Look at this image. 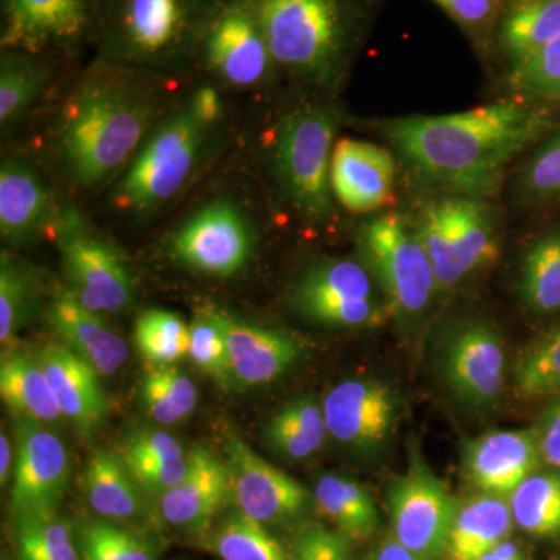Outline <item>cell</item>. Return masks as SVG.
Masks as SVG:
<instances>
[{
    "label": "cell",
    "instance_id": "30",
    "mask_svg": "<svg viewBox=\"0 0 560 560\" xmlns=\"http://www.w3.org/2000/svg\"><path fill=\"white\" fill-rule=\"evenodd\" d=\"M329 436L323 405L311 396L296 397L272 415L264 440L276 455L290 460L311 458Z\"/></svg>",
    "mask_w": 560,
    "mask_h": 560
},
{
    "label": "cell",
    "instance_id": "28",
    "mask_svg": "<svg viewBox=\"0 0 560 560\" xmlns=\"http://www.w3.org/2000/svg\"><path fill=\"white\" fill-rule=\"evenodd\" d=\"M510 503L501 497H477L456 512L445 558L447 560H481L500 541L506 540L512 529Z\"/></svg>",
    "mask_w": 560,
    "mask_h": 560
},
{
    "label": "cell",
    "instance_id": "8",
    "mask_svg": "<svg viewBox=\"0 0 560 560\" xmlns=\"http://www.w3.org/2000/svg\"><path fill=\"white\" fill-rule=\"evenodd\" d=\"M359 250L386 304L401 318L422 315L440 293L412 217L388 212L368 221L359 232Z\"/></svg>",
    "mask_w": 560,
    "mask_h": 560
},
{
    "label": "cell",
    "instance_id": "11",
    "mask_svg": "<svg viewBox=\"0 0 560 560\" xmlns=\"http://www.w3.org/2000/svg\"><path fill=\"white\" fill-rule=\"evenodd\" d=\"M197 65L235 90H259L279 72L249 0H221L198 47Z\"/></svg>",
    "mask_w": 560,
    "mask_h": 560
},
{
    "label": "cell",
    "instance_id": "52",
    "mask_svg": "<svg viewBox=\"0 0 560 560\" xmlns=\"http://www.w3.org/2000/svg\"><path fill=\"white\" fill-rule=\"evenodd\" d=\"M481 560H500L499 558H495V556L492 555V552H488V555L485 556Z\"/></svg>",
    "mask_w": 560,
    "mask_h": 560
},
{
    "label": "cell",
    "instance_id": "1",
    "mask_svg": "<svg viewBox=\"0 0 560 560\" xmlns=\"http://www.w3.org/2000/svg\"><path fill=\"white\" fill-rule=\"evenodd\" d=\"M378 128L419 183L489 200L511 162L550 128V116L539 106L508 101L445 116L396 117Z\"/></svg>",
    "mask_w": 560,
    "mask_h": 560
},
{
    "label": "cell",
    "instance_id": "13",
    "mask_svg": "<svg viewBox=\"0 0 560 560\" xmlns=\"http://www.w3.org/2000/svg\"><path fill=\"white\" fill-rule=\"evenodd\" d=\"M459 508L444 482L419 456L388 489V511L394 539L423 560L445 556L448 536Z\"/></svg>",
    "mask_w": 560,
    "mask_h": 560
},
{
    "label": "cell",
    "instance_id": "27",
    "mask_svg": "<svg viewBox=\"0 0 560 560\" xmlns=\"http://www.w3.org/2000/svg\"><path fill=\"white\" fill-rule=\"evenodd\" d=\"M83 489L91 510L103 521L135 522L147 515L142 490L119 453H92L84 470Z\"/></svg>",
    "mask_w": 560,
    "mask_h": 560
},
{
    "label": "cell",
    "instance_id": "36",
    "mask_svg": "<svg viewBox=\"0 0 560 560\" xmlns=\"http://www.w3.org/2000/svg\"><path fill=\"white\" fill-rule=\"evenodd\" d=\"M13 540L20 560H81L72 526L57 512L14 517Z\"/></svg>",
    "mask_w": 560,
    "mask_h": 560
},
{
    "label": "cell",
    "instance_id": "49",
    "mask_svg": "<svg viewBox=\"0 0 560 560\" xmlns=\"http://www.w3.org/2000/svg\"><path fill=\"white\" fill-rule=\"evenodd\" d=\"M540 458L548 466L560 469V400L552 404L536 429Z\"/></svg>",
    "mask_w": 560,
    "mask_h": 560
},
{
    "label": "cell",
    "instance_id": "3",
    "mask_svg": "<svg viewBox=\"0 0 560 560\" xmlns=\"http://www.w3.org/2000/svg\"><path fill=\"white\" fill-rule=\"evenodd\" d=\"M249 2L280 70L319 91L340 90L363 31V0Z\"/></svg>",
    "mask_w": 560,
    "mask_h": 560
},
{
    "label": "cell",
    "instance_id": "12",
    "mask_svg": "<svg viewBox=\"0 0 560 560\" xmlns=\"http://www.w3.org/2000/svg\"><path fill=\"white\" fill-rule=\"evenodd\" d=\"M375 285L363 261L326 259L305 268L290 300L294 311L313 323L359 329L381 316Z\"/></svg>",
    "mask_w": 560,
    "mask_h": 560
},
{
    "label": "cell",
    "instance_id": "50",
    "mask_svg": "<svg viewBox=\"0 0 560 560\" xmlns=\"http://www.w3.org/2000/svg\"><path fill=\"white\" fill-rule=\"evenodd\" d=\"M366 560H423L415 552L401 547L396 539L383 541V544L375 547Z\"/></svg>",
    "mask_w": 560,
    "mask_h": 560
},
{
    "label": "cell",
    "instance_id": "19",
    "mask_svg": "<svg viewBox=\"0 0 560 560\" xmlns=\"http://www.w3.org/2000/svg\"><path fill=\"white\" fill-rule=\"evenodd\" d=\"M61 206L38 168L16 154L0 164V234L11 246L55 235Z\"/></svg>",
    "mask_w": 560,
    "mask_h": 560
},
{
    "label": "cell",
    "instance_id": "44",
    "mask_svg": "<svg viewBox=\"0 0 560 560\" xmlns=\"http://www.w3.org/2000/svg\"><path fill=\"white\" fill-rule=\"evenodd\" d=\"M510 84L521 94L560 97V35L528 60L511 68Z\"/></svg>",
    "mask_w": 560,
    "mask_h": 560
},
{
    "label": "cell",
    "instance_id": "10",
    "mask_svg": "<svg viewBox=\"0 0 560 560\" xmlns=\"http://www.w3.org/2000/svg\"><path fill=\"white\" fill-rule=\"evenodd\" d=\"M103 0H0V49L61 60L94 44Z\"/></svg>",
    "mask_w": 560,
    "mask_h": 560
},
{
    "label": "cell",
    "instance_id": "17",
    "mask_svg": "<svg viewBox=\"0 0 560 560\" xmlns=\"http://www.w3.org/2000/svg\"><path fill=\"white\" fill-rule=\"evenodd\" d=\"M231 493L241 514L260 525L289 522L304 511L307 492L302 485L257 455L237 434L224 442Z\"/></svg>",
    "mask_w": 560,
    "mask_h": 560
},
{
    "label": "cell",
    "instance_id": "45",
    "mask_svg": "<svg viewBox=\"0 0 560 560\" xmlns=\"http://www.w3.org/2000/svg\"><path fill=\"white\" fill-rule=\"evenodd\" d=\"M186 455L183 445L167 431L139 430L121 444L119 456L127 469L156 463V460L179 458Z\"/></svg>",
    "mask_w": 560,
    "mask_h": 560
},
{
    "label": "cell",
    "instance_id": "18",
    "mask_svg": "<svg viewBox=\"0 0 560 560\" xmlns=\"http://www.w3.org/2000/svg\"><path fill=\"white\" fill-rule=\"evenodd\" d=\"M329 436L357 453L385 447L396 423V399L385 383L349 378L335 385L323 401Z\"/></svg>",
    "mask_w": 560,
    "mask_h": 560
},
{
    "label": "cell",
    "instance_id": "32",
    "mask_svg": "<svg viewBox=\"0 0 560 560\" xmlns=\"http://www.w3.org/2000/svg\"><path fill=\"white\" fill-rule=\"evenodd\" d=\"M316 506L350 540H366L378 528V510L360 482L338 475H324L315 485Z\"/></svg>",
    "mask_w": 560,
    "mask_h": 560
},
{
    "label": "cell",
    "instance_id": "38",
    "mask_svg": "<svg viewBox=\"0 0 560 560\" xmlns=\"http://www.w3.org/2000/svg\"><path fill=\"white\" fill-rule=\"evenodd\" d=\"M135 342L151 366H173L189 353V326L176 313L150 308L136 320Z\"/></svg>",
    "mask_w": 560,
    "mask_h": 560
},
{
    "label": "cell",
    "instance_id": "47",
    "mask_svg": "<svg viewBox=\"0 0 560 560\" xmlns=\"http://www.w3.org/2000/svg\"><path fill=\"white\" fill-rule=\"evenodd\" d=\"M467 32L482 35L499 20L501 0H433Z\"/></svg>",
    "mask_w": 560,
    "mask_h": 560
},
{
    "label": "cell",
    "instance_id": "22",
    "mask_svg": "<svg viewBox=\"0 0 560 560\" xmlns=\"http://www.w3.org/2000/svg\"><path fill=\"white\" fill-rule=\"evenodd\" d=\"M396 160L388 150L363 140L342 139L331 156L334 197L350 212L368 213L390 200Z\"/></svg>",
    "mask_w": 560,
    "mask_h": 560
},
{
    "label": "cell",
    "instance_id": "40",
    "mask_svg": "<svg viewBox=\"0 0 560 560\" xmlns=\"http://www.w3.org/2000/svg\"><path fill=\"white\" fill-rule=\"evenodd\" d=\"M81 560H158L145 537L109 521H91L79 534Z\"/></svg>",
    "mask_w": 560,
    "mask_h": 560
},
{
    "label": "cell",
    "instance_id": "26",
    "mask_svg": "<svg viewBox=\"0 0 560 560\" xmlns=\"http://www.w3.org/2000/svg\"><path fill=\"white\" fill-rule=\"evenodd\" d=\"M0 396L16 418L35 420L44 425L65 419L38 352L33 353L18 345L2 350Z\"/></svg>",
    "mask_w": 560,
    "mask_h": 560
},
{
    "label": "cell",
    "instance_id": "29",
    "mask_svg": "<svg viewBox=\"0 0 560 560\" xmlns=\"http://www.w3.org/2000/svg\"><path fill=\"white\" fill-rule=\"evenodd\" d=\"M499 39L511 68L560 35V0H512L500 16Z\"/></svg>",
    "mask_w": 560,
    "mask_h": 560
},
{
    "label": "cell",
    "instance_id": "5",
    "mask_svg": "<svg viewBox=\"0 0 560 560\" xmlns=\"http://www.w3.org/2000/svg\"><path fill=\"white\" fill-rule=\"evenodd\" d=\"M221 119L223 102L213 88L191 92L164 113L127 171L114 183L110 198L116 208L147 215L175 200L205 160Z\"/></svg>",
    "mask_w": 560,
    "mask_h": 560
},
{
    "label": "cell",
    "instance_id": "6",
    "mask_svg": "<svg viewBox=\"0 0 560 560\" xmlns=\"http://www.w3.org/2000/svg\"><path fill=\"white\" fill-rule=\"evenodd\" d=\"M341 109L307 103L280 119L271 143V171L283 197L308 223L334 215L330 172Z\"/></svg>",
    "mask_w": 560,
    "mask_h": 560
},
{
    "label": "cell",
    "instance_id": "34",
    "mask_svg": "<svg viewBox=\"0 0 560 560\" xmlns=\"http://www.w3.org/2000/svg\"><path fill=\"white\" fill-rule=\"evenodd\" d=\"M517 290L530 312L560 311V231L530 243L522 257Z\"/></svg>",
    "mask_w": 560,
    "mask_h": 560
},
{
    "label": "cell",
    "instance_id": "53",
    "mask_svg": "<svg viewBox=\"0 0 560 560\" xmlns=\"http://www.w3.org/2000/svg\"><path fill=\"white\" fill-rule=\"evenodd\" d=\"M2 560H7V559H2Z\"/></svg>",
    "mask_w": 560,
    "mask_h": 560
},
{
    "label": "cell",
    "instance_id": "21",
    "mask_svg": "<svg viewBox=\"0 0 560 560\" xmlns=\"http://www.w3.org/2000/svg\"><path fill=\"white\" fill-rule=\"evenodd\" d=\"M540 460L536 429L490 431L467 445L464 469L475 488L510 497Z\"/></svg>",
    "mask_w": 560,
    "mask_h": 560
},
{
    "label": "cell",
    "instance_id": "37",
    "mask_svg": "<svg viewBox=\"0 0 560 560\" xmlns=\"http://www.w3.org/2000/svg\"><path fill=\"white\" fill-rule=\"evenodd\" d=\"M140 399L154 422L175 425L197 408L198 389L178 368L154 366L140 383Z\"/></svg>",
    "mask_w": 560,
    "mask_h": 560
},
{
    "label": "cell",
    "instance_id": "23",
    "mask_svg": "<svg viewBox=\"0 0 560 560\" xmlns=\"http://www.w3.org/2000/svg\"><path fill=\"white\" fill-rule=\"evenodd\" d=\"M46 313L61 345L91 364L98 375L110 377L127 363V341L110 329L101 313L84 307L68 287H58L51 293Z\"/></svg>",
    "mask_w": 560,
    "mask_h": 560
},
{
    "label": "cell",
    "instance_id": "41",
    "mask_svg": "<svg viewBox=\"0 0 560 560\" xmlns=\"http://www.w3.org/2000/svg\"><path fill=\"white\" fill-rule=\"evenodd\" d=\"M210 548L221 560H289L265 526L241 512L215 530Z\"/></svg>",
    "mask_w": 560,
    "mask_h": 560
},
{
    "label": "cell",
    "instance_id": "2",
    "mask_svg": "<svg viewBox=\"0 0 560 560\" xmlns=\"http://www.w3.org/2000/svg\"><path fill=\"white\" fill-rule=\"evenodd\" d=\"M164 77L95 58L62 103L54 150L79 189L116 183L164 116Z\"/></svg>",
    "mask_w": 560,
    "mask_h": 560
},
{
    "label": "cell",
    "instance_id": "33",
    "mask_svg": "<svg viewBox=\"0 0 560 560\" xmlns=\"http://www.w3.org/2000/svg\"><path fill=\"white\" fill-rule=\"evenodd\" d=\"M43 275L10 250L0 256V342L2 350L16 345L18 334L38 308Z\"/></svg>",
    "mask_w": 560,
    "mask_h": 560
},
{
    "label": "cell",
    "instance_id": "42",
    "mask_svg": "<svg viewBox=\"0 0 560 560\" xmlns=\"http://www.w3.org/2000/svg\"><path fill=\"white\" fill-rule=\"evenodd\" d=\"M187 357L202 374L221 385H232L226 338L217 308H202L191 320Z\"/></svg>",
    "mask_w": 560,
    "mask_h": 560
},
{
    "label": "cell",
    "instance_id": "9",
    "mask_svg": "<svg viewBox=\"0 0 560 560\" xmlns=\"http://www.w3.org/2000/svg\"><path fill=\"white\" fill-rule=\"evenodd\" d=\"M68 289L92 312L116 315L136 300V282L120 250L92 230L75 206H61L55 230Z\"/></svg>",
    "mask_w": 560,
    "mask_h": 560
},
{
    "label": "cell",
    "instance_id": "43",
    "mask_svg": "<svg viewBox=\"0 0 560 560\" xmlns=\"http://www.w3.org/2000/svg\"><path fill=\"white\" fill-rule=\"evenodd\" d=\"M515 187L526 201L560 200V135L545 142L523 165Z\"/></svg>",
    "mask_w": 560,
    "mask_h": 560
},
{
    "label": "cell",
    "instance_id": "51",
    "mask_svg": "<svg viewBox=\"0 0 560 560\" xmlns=\"http://www.w3.org/2000/svg\"><path fill=\"white\" fill-rule=\"evenodd\" d=\"M13 448L9 434L2 430V434H0V482H2V488H5L11 475H13Z\"/></svg>",
    "mask_w": 560,
    "mask_h": 560
},
{
    "label": "cell",
    "instance_id": "48",
    "mask_svg": "<svg viewBox=\"0 0 560 560\" xmlns=\"http://www.w3.org/2000/svg\"><path fill=\"white\" fill-rule=\"evenodd\" d=\"M294 560H349L348 539L341 533L311 526L298 537Z\"/></svg>",
    "mask_w": 560,
    "mask_h": 560
},
{
    "label": "cell",
    "instance_id": "14",
    "mask_svg": "<svg viewBox=\"0 0 560 560\" xmlns=\"http://www.w3.org/2000/svg\"><path fill=\"white\" fill-rule=\"evenodd\" d=\"M172 256L210 278H232L245 270L253 254V228L230 200L202 206L173 232Z\"/></svg>",
    "mask_w": 560,
    "mask_h": 560
},
{
    "label": "cell",
    "instance_id": "7",
    "mask_svg": "<svg viewBox=\"0 0 560 560\" xmlns=\"http://www.w3.org/2000/svg\"><path fill=\"white\" fill-rule=\"evenodd\" d=\"M411 217L440 293L455 290L499 256V212L485 198L436 191Z\"/></svg>",
    "mask_w": 560,
    "mask_h": 560
},
{
    "label": "cell",
    "instance_id": "24",
    "mask_svg": "<svg viewBox=\"0 0 560 560\" xmlns=\"http://www.w3.org/2000/svg\"><path fill=\"white\" fill-rule=\"evenodd\" d=\"M231 495L230 471L224 460L205 445L189 452V470L178 486L158 499L162 521L173 528L200 533L209 528Z\"/></svg>",
    "mask_w": 560,
    "mask_h": 560
},
{
    "label": "cell",
    "instance_id": "35",
    "mask_svg": "<svg viewBox=\"0 0 560 560\" xmlns=\"http://www.w3.org/2000/svg\"><path fill=\"white\" fill-rule=\"evenodd\" d=\"M512 518L536 537L560 536V475H529L510 495Z\"/></svg>",
    "mask_w": 560,
    "mask_h": 560
},
{
    "label": "cell",
    "instance_id": "31",
    "mask_svg": "<svg viewBox=\"0 0 560 560\" xmlns=\"http://www.w3.org/2000/svg\"><path fill=\"white\" fill-rule=\"evenodd\" d=\"M55 61L25 51L0 55V127L10 130L38 102L54 77Z\"/></svg>",
    "mask_w": 560,
    "mask_h": 560
},
{
    "label": "cell",
    "instance_id": "25",
    "mask_svg": "<svg viewBox=\"0 0 560 560\" xmlns=\"http://www.w3.org/2000/svg\"><path fill=\"white\" fill-rule=\"evenodd\" d=\"M38 357L60 405L62 418L81 434L94 433L108 412L98 372L62 345L44 346Z\"/></svg>",
    "mask_w": 560,
    "mask_h": 560
},
{
    "label": "cell",
    "instance_id": "20",
    "mask_svg": "<svg viewBox=\"0 0 560 560\" xmlns=\"http://www.w3.org/2000/svg\"><path fill=\"white\" fill-rule=\"evenodd\" d=\"M219 319L226 338L232 385H270L301 359V342L287 331L245 323L220 311Z\"/></svg>",
    "mask_w": 560,
    "mask_h": 560
},
{
    "label": "cell",
    "instance_id": "15",
    "mask_svg": "<svg viewBox=\"0 0 560 560\" xmlns=\"http://www.w3.org/2000/svg\"><path fill=\"white\" fill-rule=\"evenodd\" d=\"M69 478L70 460L61 438L49 425L18 418L11 485L14 517L57 512Z\"/></svg>",
    "mask_w": 560,
    "mask_h": 560
},
{
    "label": "cell",
    "instance_id": "4",
    "mask_svg": "<svg viewBox=\"0 0 560 560\" xmlns=\"http://www.w3.org/2000/svg\"><path fill=\"white\" fill-rule=\"evenodd\" d=\"M221 0H103L98 60L158 77L197 65L198 47Z\"/></svg>",
    "mask_w": 560,
    "mask_h": 560
},
{
    "label": "cell",
    "instance_id": "39",
    "mask_svg": "<svg viewBox=\"0 0 560 560\" xmlns=\"http://www.w3.org/2000/svg\"><path fill=\"white\" fill-rule=\"evenodd\" d=\"M514 386L525 399L560 394V323L523 350L515 361Z\"/></svg>",
    "mask_w": 560,
    "mask_h": 560
},
{
    "label": "cell",
    "instance_id": "46",
    "mask_svg": "<svg viewBox=\"0 0 560 560\" xmlns=\"http://www.w3.org/2000/svg\"><path fill=\"white\" fill-rule=\"evenodd\" d=\"M128 470L142 492L161 499L164 493L178 486L186 477L187 470H189V455L156 460V463L143 464V466Z\"/></svg>",
    "mask_w": 560,
    "mask_h": 560
},
{
    "label": "cell",
    "instance_id": "16",
    "mask_svg": "<svg viewBox=\"0 0 560 560\" xmlns=\"http://www.w3.org/2000/svg\"><path fill=\"white\" fill-rule=\"evenodd\" d=\"M504 346L495 327L481 319L459 324L440 350V374L447 389L463 404L492 407L504 383Z\"/></svg>",
    "mask_w": 560,
    "mask_h": 560
}]
</instances>
